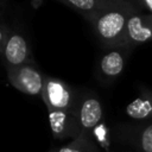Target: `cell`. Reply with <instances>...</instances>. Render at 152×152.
Listing matches in <instances>:
<instances>
[{"label": "cell", "instance_id": "15", "mask_svg": "<svg viewBox=\"0 0 152 152\" xmlns=\"http://www.w3.org/2000/svg\"><path fill=\"white\" fill-rule=\"evenodd\" d=\"M42 4H43V1H42V0H39V1H36V2H32V6H33L34 8H37V7H39Z\"/></svg>", "mask_w": 152, "mask_h": 152}, {"label": "cell", "instance_id": "13", "mask_svg": "<svg viewBox=\"0 0 152 152\" xmlns=\"http://www.w3.org/2000/svg\"><path fill=\"white\" fill-rule=\"evenodd\" d=\"M134 5H135L137 8L140 6L141 10H148V12L152 14V0H142V1H139V2H137Z\"/></svg>", "mask_w": 152, "mask_h": 152}, {"label": "cell", "instance_id": "3", "mask_svg": "<svg viewBox=\"0 0 152 152\" xmlns=\"http://www.w3.org/2000/svg\"><path fill=\"white\" fill-rule=\"evenodd\" d=\"M8 80L11 84L21 93L32 96H42L45 77L34 66L25 64L19 68L8 69Z\"/></svg>", "mask_w": 152, "mask_h": 152}, {"label": "cell", "instance_id": "6", "mask_svg": "<svg viewBox=\"0 0 152 152\" xmlns=\"http://www.w3.org/2000/svg\"><path fill=\"white\" fill-rule=\"evenodd\" d=\"M128 48L132 49V46L124 44L115 46L102 55L99 63V70L102 77L107 80H114L121 75L128 56Z\"/></svg>", "mask_w": 152, "mask_h": 152}, {"label": "cell", "instance_id": "12", "mask_svg": "<svg viewBox=\"0 0 152 152\" xmlns=\"http://www.w3.org/2000/svg\"><path fill=\"white\" fill-rule=\"evenodd\" d=\"M58 152H99L95 145L87 138L86 133H82L69 145L63 146Z\"/></svg>", "mask_w": 152, "mask_h": 152}, {"label": "cell", "instance_id": "7", "mask_svg": "<svg viewBox=\"0 0 152 152\" xmlns=\"http://www.w3.org/2000/svg\"><path fill=\"white\" fill-rule=\"evenodd\" d=\"M2 55L8 69L19 68L27 64L30 50L25 38L20 33H11L2 48Z\"/></svg>", "mask_w": 152, "mask_h": 152}, {"label": "cell", "instance_id": "10", "mask_svg": "<svg viewBox=\"0 0 152 152\" xmlns=\"http://www.w3.org/2000/svg\"><path fill=\"white\" fill-rule=\"evenodd\" d=\"M62 2L81 12L91 21L96 15L108 8L113 4V0H65Z\"/></svg>", "mask_w": 152, "mask_h": 152}, {"label": "cell", "instance_id": "14", "mask_svg": "<svg viewBox=\"0 0 152 152\" xmlns=\"http://www.w3.org/2000/svg\"><path fill=\"white\" fill-rule=\"evenodd\" d=\"M6 39H7L6 31H5L2 27H0V50H2V48H4V44H5Z\"/></svg>", "mask_w": 152, "mask_h": 152}, {"label": "cell", "instance_id": "5", "mask_svg": "<svg viewBox=\"0 0 152 152\" xmlns=\"http://www.w3.org/2000/svg\"><path fill=\"white\" fill-rule=\"evenodd\" d=\"M147 42H152V14H132L127 23L125 44L133 48Z\"/></svg>", "mask_w": 152, "mask_h": 152}, {"label": "cell", "instance_id": "2", "mask_svg": "<svg viewBox=\"0 0 152 152\" xmlns=\"http://www.w3.org/2000/svg\"><path fill=\"white\" fill-rule=\"evenodd\" d=\"M42 97L48 109L76 110V96L72 89L61 80L45 77Z\"/></svg>", "mask_w": 152, "mask_h": 152}, {"label": "cell", "instance_id": "16", "mask_svg": "<svg viewBox=\"0 0 152 152\" xmlns=\"http://www.w3.org/2000/svg\"><path fill=\"white\" fill-rule=\"evenodd\" d=\"M52 152H58V151H52Z\"/></svg>", "mask_w": 152, "mask_h": 152}, {"label": "cell", "instance_id": "1", "mask_svg": "<svg viewBox=\"0 0 152 152\" xmlns=\"http://www.w3.org/2000/svg\"><path fill=\"white\" fill-rule=\"evenodd\" d=\"M138 12V8L132 2L113 1L108 8L91 20L97 38L109 48L124 45L128 19Z\"/></svg>", "mask_w": 152, "mask_h": 152}, {"label": "cell", "instance_id": "8", "mask_svg": "<svg viewBox=\"0 0 152 152\" xmlns=\"http://www.w3.org/2000/svg\"><path fill=\"white\" fill-rule=\"evenodd\" d=\"M78 125L84 133V131L93 129L102 120L103 110L101 102L95 96H87L82 100L76 109Z\"/></svg>", "mask_w": 152, "mask_h": 152}, {"label": "cell", "instance_id": "4", "mask_svg": "<svg viewBox=\"0 0 152 152\" xmlns=\"http://www.w3.org/2000/svg\"><path fill=\"white\" fill-rule=\"evenodd\" d=\"M50 128L56 139L77 138L83 132L78 125L76 110H53L48 109Z\"/></svg>", "mask_w": 152, "mask_h": 152}, {"label": "cell", "instance_id": "9", "mask_svg": "<svg viewBox=\"0 0 152 152\" xmlns=\"http://www.w3.org/2000/svg\"><path fill=\"white\" fill-rule=\"evenodd\" d=\"M126 114L138 121L152 120V90L141 88L140 94L126 107Z\"/></svg>", "mask_w": 152, "mask_h": 152}, {"label": "cell", "instance_id": "11", "mask_svg": "<svg viewBox=\"0 0 152 152\" xmlns=\"http://www.w3.org/2000/svg\"><path fill=\"white\" fill-rule=\"evenodd\" d=\"M131 141L141 152H152V120L135 126L131 132Z\"/></svg>", "mask_w": 152, "mask_h": 152}]
</instances>
